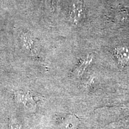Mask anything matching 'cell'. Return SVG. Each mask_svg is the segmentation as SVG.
I'll return each mask as SVG.
<instances>
[{"label":"cell","instance_id":"cell-4","mask_svg":"<svg viewBox=\"0 0 129 129\" xmlns=\"http://www.w3.org/2000/svg\"><path fill=\"white\" fill-rule=\"evenodd\" d=\"M115 54L119 63L125 66L129 63V47H121L115 50Z\"/></svg>","mask_w":129,"mask_h":129},{"label":"cell","instance_id":"cell-2","mask_svg":"<svg viewBox=\"0 0 129 129\" xmlns=\"http://www.w3.org/2000/svg\"><path fill=\"white\" fill-rule=\"evenodd\" d=\"M85 13L83 0H74L69 9V23L74 26L79 25L84 18Z\"/></svg>","mask_w":129,"mask_h":129},{"label":"cell","instance_id":"cell-3","mask_svg":"<svg viewBox=\"0 0 129 129\" xmlns=\"http://www.w3.org/2000/svg\"><path fill=\"white\" fill-rule=\"evenodd\" d=\"M80 120L76 116L69 114L60 121L56 129H77Z\"/></svg>","mask_w":129,"mask_h":129},{"label":"cell","instance_id":"cell-7","mask_svg":"<svg viewBox=\"0 0 129 129\" xmlns=\"http://www.w3.org/2000/svg\"><path fill=\"white\" fill-rule=\"evenodd\" d=\"M9 129H22V125L17 119L13 118L10 120L9 125Z\"/></svg>","mask_w":129,"mask_h":129},{"label":"cell","instance_id":"cell-6","mask_svg":"<svg viewBox=\"0 0 129 129\" xmlns=\"http://www.w3.org/2000/svg\"><path fill=\"white\" fill-rule=\"evenodd\" d=\"M93 59V56L92 54H88L85 56L84 59L81 61L80 64L78 66V67L75 69L74 74L77 77H80L83 75L85 71L88 67V66L91 64Z\"/></svg>","mask_w":129,"mask_h":129},{"label":"cell","instance_id":"cell-5","mask_svg":"<svg viewBox=\"0 0 129 129\" xmlns=\"http://www.w3.org/2000/svg\"><path fill=\"white\" fill-rule=\"evenodd\" d=\"M20 41L24 50L29 53L33 52L35 43L31 35L26 32L22 33L20 35Z\"/></svg>","mask_w":129,"mask_h":129},{"label":"cell","instance_id":"cell-1","mask_svg":"<svg viewBox=\"0 0 129 129\" xmlns=\"http://www.w3.org/2000/svg\"><path fill=\"white\" fill-rule=\"evenodd\" d=\"M14 98L17 104L22 105L28 112L34 113L37 111V102L33 95L29 91L17 90L14 93Z\"/></svg>","mask_w":129,"mask_h":129}]
</instances>
